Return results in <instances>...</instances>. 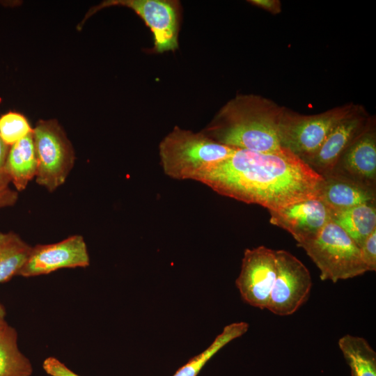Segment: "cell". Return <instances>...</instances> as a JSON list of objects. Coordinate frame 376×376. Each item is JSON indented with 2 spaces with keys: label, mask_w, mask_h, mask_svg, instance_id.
<instances>
[{
  "label": "cell",
  "mask_w": 376,
  "mask_h": 376,
  "mask_svg": "<svg viewBox=\"0 0 376 376\" xmlns=\"http://www.w3.org/2000/svg\"><path fill=\"white\" fill-rule=\"evenodd\" d=\"M338 347L352 376H376V352L365 338L346 334L338 340Z\"/></svg>",
  "instance_id": "cell-17"
},
{
  "label": "cell",
  "mask_w": 376,
  "mask_h": 376,
  "mask_svg": "<svg viewBox=\"0 0 376 376\" xmlns=\"http://www.w3.org/2000/svg\"><path fill=\"white\" fill-rule=\"evenodd\" d=\"M249 2L274 15L281 11V4L278 0H250Z\"/></svg>",
  "instance_id": "cell-25"
},
{
  "label": "cell",
  "mask_w": 376,
  "mask_h": 376,
  "mask_svg": "<svg viewBox=\"0 0 376 376\" xmlns=\"http://www.w3.org/2000/svg\"><path fill=\"white\" fill-rule=\"evenodd\" d=\"M89 265V253L84 237L74 235L56 243L32 246L17 276L33 277L60 269L86 267Z\"/></svg>",
  "instance_id": "cell-10"
},
{
  "label": "cell",
  "mask_w": 376,
  "mask_h": 376,
  "mask_svg": "<svg viewBox=\"0 0 376 376\" xmlns=\"http://www.w3.org/2000/svg\"><path fill=\"white\" fill-rule=\"evenodd\" d=\"M359 105L350 102L312 115L285 108L280 125L281 146L304 160L320 148L336 124Z\"/></svg>",
  "instance_id": "cell-5"
},
{
  "label": "cell",
  "mask_w": 376,
  "mask_h": 376,
  "mask_svg": "<svg viewBox=\"0 0 376 376\" xmlns=\"http://www.w3.org/2000/svg\"><path fill=\"white\" fill-rule=\"evenodd\" d=\"M248 329L249 324L245 322H233L226 326L207 349L191 359L173 376H196L208 360L219 350L233 340L244 334Z\"/></svg>",
  "instance_id": "cell-20"
},
{
  "label": "cell",
  "mask_w": 376,
  "mask_h": 376,
  "mask_svg": "<svg viewBox=\"0 0 376 376\" xmlns=\"http://www.w3.org/2000/svg\"><path fill=\"white\" fill-rule=\"evenodd\" d=\"M269 212L270 223L290 233L297 245L314 238L331 220V210L318 197Z\"/></svg>",
  "instance_id": "cell-13"
},
{
  "label": "cell",
  "mask_w": 376,
  "mask_h": 376,
  "mask_svg": "<svg viewBox=\"0 0 376 376\" xmlns=\"http://www.w3.org/2000/svg\"><path fill=\"white\" fill-rule=\"evenodd\" d=\"M324 177L318 198L331 210L338 212L375 203L376 191L349 180L328 175Z\"/></svg>",
  "instance_id": "cell-14"
},
{
  "label": "cell",
  "mask_w": 376,
  "mask_h": 376,
  "mask_svg": "<svg viewBox=\"0 0 376 376\" xmlns=\"http://www.w3.org/2000/svg\"><path fill=\"white\" fill-rule=\"evenodd\" d=\"M6 311L4 306L0 302V329L6 327L8 324L6 320Z\"/></svg>",
  "instance_id": "cell-27"
},
{
  "label": "cell",
  "mask_w": 376,
  "mask_h": 376,
  "mask_svg": "<svg viewBox=\"0 0 376 376\" xmlns=\"http://www.w3.org/2000/svg\"><path fill=\"white\" fill-rule=\"evenodd\" d=\"M31 248L15 233L0 232V283L17 276Z\"/></svg>",
  "instance_id": "cell-19"
},
{
  "label": "cell",
  "mask_w": 376,
  "mask_h": 376,
  "mask_svg": "<svg viewBox=\"0 0 376 376\" xmlns=\"http://www.w3.org/2000/svg\"><path fill=\"white\" fill-rule=\"evenodd\" d=\"M27 118L20 113L9 111L0 117V137L7 146H12L32 133Z\"/></svg>",
  "instance_id": "cell-21"
},
{
  "label": "cell",
  "mask_w": 376,
  "mask_h": 376,
  "mask_svg": "<svg viewBox=\"0 0 376 376\" xmlns=\"http://www.w3.org/2000/svg\"><path fill=\"white\" fill-rule=\"evenodd\" d=\"M298 246L320 269L322 281L336 283L367 272L359 247L331 219L314 238Z\"/></svg>",
  "instance_id": "cell-4"
},
{
  "label": "cell",
  "mask_w": 376,
  "mask_h": 376,
  "mask_svg": "<svg viewBox=\"0 0 376 376\" xmlns=\"http://www.w3.org/2000/svg\"><path fill=\"white\" fill-rule=\"evenodd\" d=\"M3 171L17 191L25 189L28 183L36 177L37 159L32 133L9 148Z\"/></svg>",
  "instance_id": "cell-15"
},
{
  "label": "cell",
  "mask_w": 376,
  "mask_h": 376,
  "mask_svg": "<svg viewBox=\"0 0 376 376\" xmlns=\"http://www.w3.org/2000/svg\"><path fill=\"white\" fill-rule=\"evenodd\" d=\"M10 182L6 173L0 176V208L13 206L18 199V193L9 187Z\"/></svg>",
  "instance_id": "cell-24"
},
{
  "label": "cell",
  "mask_w": 376,
  "mask_h": 376,
  "mask_svg": "<svg viewBox=\"0 0 376 376\" xmlns=\"http://www.w3.org/2000/svg\"><path fill=\"white\" fill-rule=\"evenodd\" d=\"M42 368L50 376H80L54 357H47L44 360Z\"/></svg>",
  "instance_id": "cell-23"
},
{
  "label": "cell",
  "mask_w": 376,
  "mask_h": 376,
  "mask_svg": "<svg viewBox=\"0 0 376 376\" xmlns=\"http://www.w3.org/2000/svg\"><path fill=\"white\" fill-rule=\"evenodd\" d=\"M324 177L281 147L268 152L236 149L200 182L217 193L274 211L318 197Z\"/></svg>",
  "instance_id": "cell-1"
},
{
  "label": "cell",
  "mask_w": 376,
  "mask_h": 376,
  "mask_svg": "<svg viewBox=\"0 0 376 376\" xmlns=\"http://www.w3.org/2000/svg\"><path fill=\"white\" fill-rule=\"evenodd\" d=\"M8 150V146H7L0 137V176L5 173L3 171V168Z\"/></svg>",
  "instance_id": "cell-26"
},
{
  "label": "cell",
  "mask_w": 376,
  "mask_h": 376,
  "mask_svg": "<svg viewBox=\"0 0 376 376\" xmlns=\"http://www.w3.org/2000/svg\"><path fill=\"white\" fill-rule=\"evenodd\" d=\"M373 118L359 105L338 122L320 148L304 161L322 176L329 175L345 150L365 130Z\"/></svg>",
  "instance_id": "cell-11"
},
{
  "label": "cell",
  "mask_w": 376,
  "mask_h": 376,
  "mask_svg": "<svg viewBox=\"0 0 376 376\" xmlns=\"http://www.w3.org/2000/svg\"><path fill=\"white\" fill-rule=\"evenodd\" d=\"M331 219L360 249L366 239L376 230L375 203L359 205L345 210L331 212Z\"/></svg>",
  "instance_id": "cell-16"
},
{
  "label": "cell",
  "mask_w": 376,
  "mask_h": 376,
  "mask_svg": "<svg viewBox=\"0 0 376 376\" xmlns=\"http://www.w3.org/2000/svg\"><path fill=\"white\" fill-rule=\"evenodd\" d=\"M360 255L367 272L376 271V230L366 239L360 247Z\"/></svg>",
  "instance_id": "cell-22"
},
{
  "label": "cell",
  "mask_w": 376,
  "mask_h": 376,
  "mask_svg": "<svg viewBox=\"0 0 376 376\" xmlns=\"http://www.w3.org/2000/svg\"><path fill=\"white\" fill-rule=\"evenodd\" d=\"M113 6L132 10L150 29L157 53L175 51L178 47V3L171 0H109L91 8L81 26L97 10Z\"/></svg>",
  "instance_id": "cell-7"
},
{
  "label": "cell",
  "mask_w": 376,
  "mask_h": 376,
  "mask_svg": "<svg viewBox=\"0 0 376 376\" xmlns=\"http://www.w3.org/2000/svg\"><path fill=\"white\" fill-rule=\"evenodd\" d=\"M16 329L8 324L0 329V376H31V361L20 351Z\"/></svg>",
  "instance_id": "cell-18"
},
{
  "label": "cell",
  "mask_w": 376,
  "mask_h": 376,
  "mask_svg": "<svg viewBox=\"0 0 376 376\" xmlns=\"http://www.w3.org/2000/svg\"><path fill=\"white\" fill-rule=\"evenodd\" d=\"M277 272L267 307L280 316L295 313L308 299L312 278L307 267L285 250H276Z\"/></svg>",
  "instance_id": "cell-8"
},
{
  "label": "cell",
  "mask_w": 376,
  "mask_h": 376,
  "mask_svg": "<svg viewBox=\"0 0 376 376\" xmlns=\"http://www.w3.org/2000/svg\"><path fill=\"white\" fill-rule=\"evenodd\" d=\"M37 159L36 182L52 192L66 180L75 160L70 141L55 120H41L33 128Z\"/></svg>",
  "instance_id": "cell-6"
},
{
  "label": "cell",
  "mask_w": 376,
  "mask_h": 376,
  "mask_svg": "<svg viewBox=\"0 0 376 376\" xmlns=\"http://www.w3.org/2000/svg\"><path fill=\"white\" fill-rule=\"evenodd\" d=\"M329 175L345 178L366 187L375 189L376 127L375 117L365 130L345 150Z\"/></svg>",
  "instance_id": "cell-12"
},
{
  "label": "cell",
  "mask_w": 376,
  "mask_h": 376,
  "mask_svg": "<svg viewBox=\"0 0 376 376\" xmlns=\"http://www.w3.org/2000/svg\"><path fill=\"white\" fill-rule=\"evenodd\" d=\"M285 108L255 94L228 101L202 130L212 140L235 148L268 152L281 148L280 125Z\"/></svg>",
  "instance_id": "cell-2"
},
{
  "label": "cell",
  "mask_w": 376,
  "mask_h": 376,
  "mask_svg": "<svg viewBox=\"0 0 376 376\" xmlns=\"http://www.w3.org/2000/svg\"><path fill=\"white\" fill-rule=\"evenodd\" d=\"M235 150L212 140L202 131L194 132L175 126L159 143V155L166 175L201 182Z\"/></svg>",
  "instance_id": "cell-3"
},
{
  "label": "cell",
  "mask_w": 376,
  "mask_h": 376,
  "mask_svg": "<svg viewBox=\"0 0 376 376\" xmlns=\"http://www.w3.org/2000/svg\"><path fill=\"white\" fill-rule=\"evenodd\" d=\"M276 272L275 250L264 246L245 249L235 281L242 299L253 307L267 309Z\"/></svg>",
  "instance_id": "cell-9"
}]
</instances>
